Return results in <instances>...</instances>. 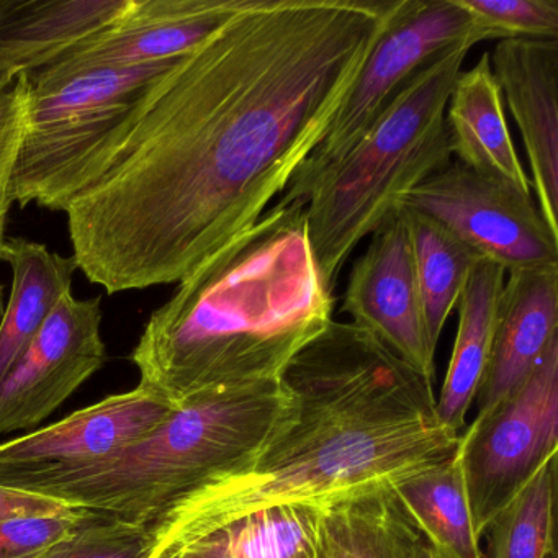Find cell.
<instances>
[{
    "label": "cell",
    "instance_id": "cell-1",
    "mask_svg": "<svg viewBox=\"0 0 558 558\" xmlns=\"http://www.w3.org/2000/svg\"><path fill=\"white\" fill-rule=\"evenodd\" d=\"M400 0H250L185 54L66 208L107 293L181 282L250 230L319 145Z\"/></svg>",
    "mask_w": 558,
    "mask_h": 558
},
{
    "label": "cell",
    "instance_id": "cell-2",
    "mask_svg": "<svg viewBox=\"0 0 558 558\" xmlns=\"http://www.w3.org/2000/svg\"><path fill=\"white\" fill-rule=\"evenodd\" d=\"M305 204L277 202L179 282L132 354L140 387L172 408L228 388L280 380L332 322Z\"/></svg>",
    "mask_w": 558,
    "mask_h": 558
},
{
    "label": "cell",
    "instance_id": "cell-3",
    "mask_svg": "<svg viewBox=\"0 0 558 558\" xmlns=\"http://www.w3.org/2000/svg\"><path fill=\"white\" fill-rule=\"evenodd\" d=\"M295 417V401L280 380L214 391L175 408L133 446L17 489L153 525L189 493L286 433Z\"/></svg>",
    "mask_w": 558,
    "mask_h": 558
},
{
    "label": "cell",
    "instance_id": "cell-4",
    "mask_svg": "<svg viewBox=\"0 0 558 558\" xmlns=\"http://www.w3.org/2000/svg\"><path fill=\"white\" fill-rule=\"evenodd\" d=\"M459 436L440 423L308 427L295 417L286 433L189 493L156 524L201 527L274 506L393 489L453 456Z\"/></svg>",
    "mask_w": 558,
    "mask_h": 558
},
{
    "label": "cell",
    "instance_id": "cell-5",
    "mask_svg": "<svg viewBox=\"0 0 558 558\" xmlns=\"http://www.w3.org/2000/svg\"><path fill=\"white\" fill-rule=\"evenodd\" d=\"M473 47L472 40L460 41L420 68L306 195L310 244L329 290L355 246L388 221L414 187L452 161L447 100Z\"/></svg>",
    "mask_w": 558,
    "mask_h": 558
},
{
    "label": "cell",
    "instance_id": "cell-6",
    "mask_svg": "<svg viewBox=\"0 0 558 558\" xmlns=\"http://www.w3.org/2000/svg\"><path fill=\"white\" fill-rule=\"evenodd\" d=\"M181 60L27 74V126L9 201L66 211L106 172Z\"/></svg>",
    "mask_w": 558,
    "mask_h": 558
},
{
    "label": "cell",
    "instance_id": "cell-7",
    "mask_svg": "<svg viewBox=\"0 0 558 558\" xmlns=\"http://www.w3.org/2000/svg\"><path fill=\"white\" fill-rule=\"evenodd\" d=\"M280 381L303 426L439 423L433 381L354 323H329Z\"/></svg>",
    "mask_w": 558,
    "mask_h": 558
},
{
    "label": "cell",
    "instance_id": "cell-8",
    "mask_svg": "<svg viewBox=\"0 0 558 558\" xmlns=\"http://www.w3.org/2000/svg\"><path fill=\"white\" fill-rule=\"evenodd\" d=\"M465 40L478 45L472 17L457 0H400L341 109L279 202L305 204L316 181L361 142L407 81Z\"/></svg>",
    "mask_w": 558,
    "mask_h": 558
},
{
    "label": "cell",
    "instance_id": "cell-9",
    "mask_svg": "<svg viewBox=\"0 0 558 558\" xmlns=\"http://www.w3.org/2000/svg\"><path fill=\"white\" fill-rule=\"evenodd\" d=\"M558 342L521 388L459 436L460 465L480 538L496 515L557 456Z\"/></svg>",
    "mask_w": 558,
    "mask_h": 558
},
{
    "label": "cell",
    "instance_id": "cell-10",
    "mask_svg": "<svg viewBox=\"0 0 558 558\" xmlns=\"http://www.w3.org/2000/svg\"><path fill=\"white\" fill-rule=\"evenodd\" d=\"M452 231L506 272L558 266V236L532 194L452 159L401 201Z\"/></svg>",
    "mask_w": 558,
    "mask_h": 558
},
{
    "label": "cell",
    "instance_id": "cell-11",
    "mask_svg": "<svg viewBox=\"0 0 558 558\" xmlns=\"http://www.w3.org/2000/svg\"><path fill=\"white\" fill-rule=\"evenodd\" d=\"M372 234L367 251L352 266L341 310L352 316L354 325L434 381L436 349L427 336L413 241L403 208Z\"/></svg>",
    "mask_w": 558,
    "mask_h": 558
},
{
    "label": "cell",
    "instance_id": "cell-12",
    "mask_svg": "<svg viewBox=\"0 0 558 558\" xmlns=\"http://www.w3.org/2000/svg\"><path fill=\"white\" fill-rule=\"evenodd\" d=\"M100 299L68 293L31 348L0 384V434L28 429L50 416L107 361Z\"/></svg>",
    "mask_w": 558,
    "mask_h": 558
},
{
    "label": "cell",
    "instance_id": "cell-13",
    "mask_svg": "<svg viewBox=\"0 0 558 558\" xmlns=\"http://www.w3.org/2000/svg\"><path fill=\"white\" fill-rule=\"evenodd\" d=\"M174 410L140 385L104 398L51 426L0 444V485L17 488L38 476L113 456L149 436Z\"/></svg>",
    "mask_w": 558,
    "mask_h": 558
},
{
    "label": "cell",
    "instance_id": "cell-14",
    "mask_svg": "<svg viewBox=\"0 0 558 558\" xmlns=\"http://www.w3.org/2000/svg\"><path fill=\"white\" fill-rule=\"evenodd\" d=\"M250 0H130L116 21L48 64L53 70L130 68L179 60Z\"/></svg>",
    "mask_w": 558,
    "mask_h": 558
},
{
    "label": "cell",
    "instance_id": "cell-15",
    "mask_svg": "<svg viewBox=\"0 0 558 558\" xmlns=\"http://www.w3.org/2000/svg\"><path fill=\"white\" fill-rule=\"evenodd\" d=\"M489 63L521 132L538 210L558 236V38L498 41Z\"/></svg>",
    "mask_w": 558,
    "mask_h": 558
},
{
    "label": "cell",
    "instance_id": "cell-16",
    "mask_svg": "<svg viewBox=\"0 0 558 558\" xmlns=\"http://www.w3.org/2000/svg\"><path fill=\"white\" fill-rule=\"evenodd\" d=\"M506 274L478 413L518 391L558 342V266Z\"/></svg>",
    "mask_w": 558,
    "mask_h": 558
},
{
    "label": "cell",
    "instance_id": "cell-17",
    "mask_svg": "<svg viewBox=\"0 0 558 558\" xmlns=\"http://www.w3.org/2000/svg\"><path fill=\"white\" fill-rule=\"evenodd\" d=\"M329 502L274 506L201 527L151 525L148 558H316Z\"/></svg>",
    "mask_w": 558,
    "mask_h": 558
},
{
    "label": "cell",
    "instance_id": "cell-18",
    "mask_svg": "<svg viewBox=\"0 0 558 558\" xmlns=\"http://www.w3.org/2000/svg\"><path fill=\"white\" fill-rule=\"evenodd\" d=\"M130 0H0V89L116 21Z\"/></svg>",
    "mask_w": 558,
    "mask_h": 558
},
{
    "label": "cell",
    "instance_id": "cell-19",
    "mask_svg": "<svg viewBox=\"0 0 558 558\" xmlns=\"http://www.w3.org/2000/svg\"><path fill=\"white\" fill-rule=\"evenodd\" d=\"M446 129L452 159L532 194L531 179L509 133L489 53H483L472 70L460 71L457 76L447 100Z\"/></svg>",
    "mask_w": 558,
    "mask_h": 558
},
{
    "label": "cell",
    "instance_id": "cell-20",
    "mask_svg": "<svg viewBox=\"0 0 558 558\" xmlns=\"http://www.w3.org/2000/svg\"><path fill=\"white\" fill-rule=\"evenodd\" d=\"M0 259L11 266V299L0 318V384L31 348L58 303L71 293L77 267L73 257L51 253L44 244L5 240Z\"/></svg>",
    "mask_w": 558,
    "mask_h": 558
},
{
    "label": "cell",
    "instance_id": "cell-21",
    "mask_svg": "<svg viewBox=\"0 0 558 558\" xmlns=\"http://www.w3.org/2000/svg\"><path fill=\"white\" fill-rule=\"evenodd\" d=\"M506 270L482 259L470 276L459 303V329L446 380L436 401L437 420L459 433L466 413L478 398L492 354L498 300Z\"/></svg>",
    "mask_w": 558,
    "mask_h": 558
},
{
    "label": "cell",
    "instance_id": "cell-22",
    "mask_svg": "<svg viewBox=\"0 0 558 558\" xmlns=\"http://www.w3.org/2000/svg\"><path fill=\"white\" fill-rule=\"evenodd\" d=\"M393 489L329 502L316 558H416L423 535Z\"/></svg>",
    "mask_w": 558,
    "mask_h": 558
},
{
    "label": "cell",
    "instance_id": "cell-23",
    "mask_svg": "<svg viewBox=\"0 0 558 558\" xmlns=\"http://www.w3.org/2000/svg\"><path fill=\"white\" fill-rule=\"evenodd\" d=\"M408 518L442 558H485L470 514L459 453L395 486Z\"/></svg>",
    "mask_w": 558,
    "mask_h": 558
},
{
    "label": "cell",
    "instance_id": "cell-24",
    "mask_svg": "<svg viewBox=\"0 0 558 558\" xmlns=\"http://www.w3.org/2000/svg\"><path fill=\"white\" fill-rule=\"evenodd\" d=\"M401 208L410 225L427 336L437 349L444 326L483 257L439 221Z\"/></svg>",
    "mask_w": 558,
    "mask_h": 558
},
{
    "label": "cell",
    "instance_id": "cell-25",
    "mask_svg": "<svg viewBox=\"0 0 558 558\" xmlns=\"http://www.w3.org/2000/svg\"><path fill=\"white\" fill-rule=\"evenodd\" d=\"M557 456L551 457L524 489L486 529L485 558H548L554 555Z\"/></svg>",
    "mask_w": 558,
    "mask_h": 558
},
{
    "label": "cell",
    "instance_id": "cell-26",
    "mask_svg": "<svg viewBox=\"0 0 558 558\" xmlns=\"http://www.w3.org/2000/svg\"><path fill=\"white\" fill-rule=\"evenodd\" d=\"M473 21L476 40L558 38L557 0H457Z\"/></svg>",
    "mask_w": 558,
    "mask_h": 558
},
{
    "label": "cell",
    "instance_id": "cell-27",
    "mask_svg": "<svg viewBox=\"0 0 558 558\" xmlns=\"http://www.w3.org/2000/svg\"><path fill=\"white\" fill-rule=\"evenodd\" d=\"M151 525L89 511L87 518L41 558H148Z\"/></svg>",
    "mask_w": 558,
    "mask_h": 558
},
{
    "label": "cell",
    "instance_id": "cell-28",
    "mask_svg": "<svg viewBox=\"0 0 558 558\" xmlns=\"http://www.w3.org/2000/svg\"><path fill=\"white\" fill-rule=\"evenodd\" d=\"M87 514V509L73 508L57 514L22 515L0 522V558H41Z\"/></svg>",
    "mask_w": 558,
    "mask_h": 558
},
{
    "label": "cell",
    "instance_id": "cell-29",
    "mask_svg": "<svg viewBox=\"0 0 558 558\" xmlns=\"http://www.w3.org/2000/svg\"><path fill=\"white\" fill-rule=\"evenodd\" d=\"M28 112V77L21 74L0 89V189H8L24 140Z\"/></svg>",
    "mask_w": 558,
    "mask_h": 558
},
{
    "label": "cell",
    "instance_id": "cell-30",
    "mask_svg": "<svg viewBox=\"0 0 558 558\" xmlns=\"http://www.w3.org/2000/svg\"><path fill=\"white\" fill-rule=\"evenodd\" d=\"M73 508L60 499L0 485V522L22 515L57 514Z\"/></svg>",
    "mask_w": 558,
    "mask_h": 558
},
{
    "label": "cell",
    "instance_id": "cell-31",
    "mask_svg": "<svg viewBox=\"0 0 558 558\" xmlns=\"http://www.w3.org/2000/svg\"><path fill=\"white\" fill-rule=\"evenodd\" d=\"M12 202L9 201L8 189H0V250L5 241V221H8V214L11 210Z\"/></svg>",
    "mask_w": 558,
    "mask_h": 558
},
{
    "label": "cell",
    "instance_id": "cell-32",
    "mask_svg": "<svg viewBox=\"0 0 558 558\" xmlns=\"http://www.w3.org/2000/svg\"><path fill=\"white\" fill-rule=\"evenodd\" d=\"M416 558H442V557H440V555L437 554V551L434 550V548L430 547V545H427V542L424 541V538H423V541L420 542V547H417Z\"/></svg>",
    "mask_w": 558,
    "mask_h": 558
},
{
    "label": "cell",
    "instance_id": "cell-33",
    "mask_svg": "<svg viewBox=\"0 0 558 558\" xmlns=\"http://www.w3.org/2000/svg\"><path fill=\"white\" fill-rule=\"evenodd\" d=\"M2 300H4V287L0 286V318H2Z\"/></svg>",
    "mask_w": 558,
    "mask_h": 558
},
{
    "label": "cell",
    "instance_id": "cell-34",
    "mask_svg": "<svg viewBox=\"0 0 558 558\" xmlns=\"http://www.w3.org/2000/svg\"><path fill=\"white\" fill-rule=\"evenodd\" d=\"M548 558H555V554H554V555H550V557H548Z\"/></svg>",
    "mask_w": 558,
    "mask_h": 558
}]
</instances>
